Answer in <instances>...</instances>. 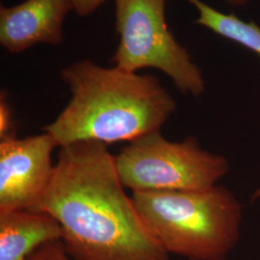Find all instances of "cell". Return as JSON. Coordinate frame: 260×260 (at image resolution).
Instances as JSON below:
<instances>
[{
    "instance_id": "12",
    "label": "cell",
    "mask_w": 260,
    "mask_h": 260,
    "mask_svg": "<svg viewBox=\"0 0 260 260\" xmlns=\"http://www.w3.org/2000/svg\"><path fill=\"white\" fill-rule=\"evenodd\" d=\"M106 0H72L74 9L78 16L86 17L93 14Z\"/></svg>"
},
{
    "instance_id": "4",
    "label": "cell",
    "mask_w": 260,
    "mask_h": 260,
    "mask_svg": "<svg viewBox=\"0 0 260 260\" xmlns=\"http://www.w3.org/2000/svg\"><path fill=\"white\" fill-rule=\"evenodd\" d=\"M115 166L132 193L206 190L231 170L226 158L203 149L195 137L173 142L161 130L129 142L115 156Z\"/></svg>"
},
{
    "instance_id": "9",
    "label": "cell",
    "mask_w": 260,
    "mask_h": 260,
    "mask_svg": "<svg viewBox=\"0 0 260 260\" xmlns=\"http://www.w3.org/2000/svg\"><path fill=\"white\" fill-rule=\"evenodd\" d=\"M200 13L198 24L209 28L216 34L240 44L260 56V27L252 21H244L233 14H223L201 0H187Z\"/></svg>"
},
{
    "instance_id": "6",
    "label": "cell",
    "mask_w": 260,
    "mask_h": 260,
    "mask_svg": "<svg viewBox=\"0 0 260 260\" xmlns=\"http://www.w3.org/2000/svg\"><path fill=\"white\" fill-rule=\"evenodd\" d=\"M54 139L43 132L0 141V212L40 211L52 180Z\"/></svg>"
},
{
    "instance_id": "7",
    "label": "cell",
    "mask_w": 260,
    "mask_h": 260,
    "mask_svg": "<svg viewBox=\"0 0 260 260\" xmlns=\"http://www.w3.org/2000/svg\"><path fill=\"white\" fill-rule=\"evenodd\" d=\"M73 9L72 0H25L16 6H1L0 44L11 53L42 43L60 45L64 19Z\"/></svg>"
},
{
    "instance_id": "3",
    "label": "cell",
    "mask_w": 260,
    "mask_h": 260,
    "mask_svg": "<svg viewBox=\"0 0 260 260\" xmlns=\"http://www.w3.org/2000/svg\"><path fill=\"white\" fill-rule=\"evenodd\" d=\"M131 197L170 255L226 260L239 242L243 208L224 186L201 191L134 192Z\"/></svg>"
},
{
    "instance_id": "14",
    "label": "cell",
    "mask_w": 260,
    "mask_h": 260,
    "mask_svg": "<svg viewBox=\"0 0 260 260\" xmlns=\"http://www.w3.org/2000/svg\"><path fill=\"white\" fill-rule=\"evenodd\" d=\"M251 200L252 202H254V201H256V200H260V187L259 188H257V189L252 193Z\"/></svg>"
},
{
    "instance_id": "13",
    "label": "cell",
    "mask_w": 260,
    "mask_h": 260,
    "mask_svg": "<svg viewBox=\"0 0 260 260\" xmlns=\"http://www.w3.org/2000/svg\"><path fill=\"white\" fill-rule=\"evenodd\" d=\"M228 2H230L233 5H236V6H242L244 4H246L249 0H226Z\"/></svg>"
},
{
    "instance_id": "5",
    "label": "cell",
    "mask_w": 260,
    "mask_h": 260,
    "mask_svg": "<svg viewBox=\"0 0 260 260\" xmlns=\"http://www.w3.org/2000/svg\"><path fill=\"white\" fill-rule=\"evenodd\" d=\"M120 43L112 63L130 73L152 68L163 72L183 93L200 96L205 82L201 70L168 26L166 0H115Z\"/></svg>"
},
{
    "instance_id": "11",
    "label": "cell",
    "mask_w": 260,
    "mask_h": 260,
    "mask_svg": "<svg viewBox=\"0 0 260 260\" xmlns=\"http://www.w3.org/2000/svg\"><path fill=\"white\" fill-rule=\"evenodd\" d=\"M13 137H16V124L7 94L2 91L0 95V141Z\"/></svg>"
},
{
    "instance_id": "10",
    "label": "cell",
    "mask_w": 260,
    "mask_h": 260,
    "mask_svg": "<svg viewBox=\"0 0 260 260\" xmlns=\"http://www.w3.org/2000/svg\"><path fill=\"white\" fill-rule=\"evenodd\" d=\"M25 260H73L61 240L48 242L33 251Z\"/></svg>"
},
{
    "instance_id": "8",
    "label": "cell",
    "mask_w": 260,
    "mask_h": 260,
    "mask_svg": "<svg viewBox=\"0 0 260 260\" xmlns=\"http://www.w3.org/2000/svg\"><path fill=\"white\" fill-rule=\"evenodd\" d=\"M62 228L45 211L0 212V260H25L41 246L62 239Z\"/></svg>"
},
{
    "instance_id": "1",
    "label": "cell",
    "mask_w": 260,
    "mask_h": 260,
    "mask_svg": "<svg viewBox=\"0 0 260 260\" xmlns=\"http://www.w3.org/2000/svg\"><path fill=\"white\" fill-rule=\"evenodd\" d=\"M40 211L60 223L61 242L73 260H170L126 195L106 144L59 148Z\"/></svg>"
},
{
    "instance_id": "2",
    "label": "cell",
    "mask_w": 260,
    "mask_h": 260,
    "mask_svg": "<svg viewBox=\"0 0 260 260\" xmlns=\"http://www.w3.org/2000/svg\"><path fill=\"white\" fill-rule=\"evenodd\" d=\"M72 98L43 131L58 148L78 142H131L161 130L177 103L159 79L83 60L64 68Z\"/></svg>"
}]
</instances>
